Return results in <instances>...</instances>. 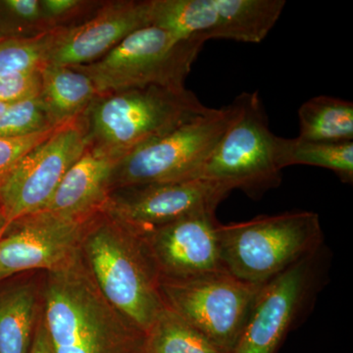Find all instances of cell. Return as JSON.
Segmentation results:
<instances>
[{"label":"cell","mask_w":353,"mask_h":353,"mask_svg":"<svg viewBox=\"0 0 353 353\" xmlns=\"http://www.w3.org/2000/svg\"><path fill=\"white\" fill-rule=\"evenodd\" d=\"M83 223L48 210L9 223L0 243V280L68 262L80 250Z\"/></svg>","instance_id":"13"},{"label":"cell","mask_w":353,"mask_h":353,"mask_svg":"<svg viewBox=\"0 0 353 353\" xmlns=\"http://www.w3.org/2000/svg\"><path fill=\"white\" fill-rule=\"evenodd\" d=\"M41 0H0V41L51 31Z\"/></svg>","instance_id":"23"},{"label":"cell","mask_w":353,"mask_h":353,"mask_svg":"<svg viewBox=\"0 0 353 353\" xmlns=\"http://www.w3.org/2000/svg\"><path fill=\"white\" fill-rule=\"evenodd\" d=\"M145 353H227L165 307L146 333Z\"/></svg>","instance_id":"20"},{"label":"cell","mask_w":353,"mask_h":353,"mask_svg":"<svg viewBox=\"0 0 353 353\" xmlns=\"http://www.w3.org/2000/svg\"><path fill=\"white\" fill-rule=\"evenodd\" d=\"M232 103L233 119L209 158L201 178L259 199L282 181L283 138L271 131L259 92H243Z\"/></svg>","instance_id":"5"},{"label":"cell","mask_w":353,"mask_h":353,"mask_svg":"<svg viewBox=\"0 0 353 353\" xmlns=\"http://www.w3.org/2000/svg\"><path fill=\"white\" fill-rule=\"evenodd\" d=\"M44 272L0 280V353H29L43 312Z\"/></svg>","instance_id":"17"},{"label":"cell","mask_w":353,"mask_h":353,"mask_svg":"<svg viewBox=\"0 0 353 353\" xmlns=\"http://www.w3.org/2000/svg\"><path fill=\"white\" fill-rule=\"evenodd\" d=\"M103 1L41 0L44 18L52 29L72 27L85 15L92 16Z\"/></svg>","instance_id":"25"},{"label":"cell","mask_w":353,"mask_h":353,"mask_svg":"<svg viewBox=\"0 0 353 353\" xmlns=\"http://www.w3.org/2000/svg\"><path fill=\"white\" fill-rule=\"evenodd\" d=\"M285 0H152V25L176 39L260 43L284 10Z\"/></svg>","instance_id":"9"},{"label":"cell","mask_w":353,"mask_h":353,"mask_svg":"<svg viewBox=\"0 0 353 353\" xmlns=\"http://www.w3.org/2000/svg\"><path fill=\"white\" fill-rule=\"evenodd\" d=\"M260 287L226 271L159 284L165 307L227 353L236 347Z\"/></svg>","instance_id":"8"},{"label":"cell","mask_w":353,"mask_h":353,"mask_svg":"<svg viewBox=\"0 0 353 353\" xmlns=\"http://www.w3.org/2000/svg\"><path fill=\"white\" fill-rule=\"evenodd\" d=\"M325 259L321 248L260 287L231 353H278L313 303Z\"/></svg>","instance_id":"10"},{"label":"cell","mask_w":353,"mask_h":353,"mask_svg":"<svg viewBox=\"0 0 353 353\" xmlns=\"http://www.w3.org/2000/svg\"><path fill=\"white\" fill-rule=\"evenodd\" d=\"M88 146L83 116L65 122L31 150L0 187V210L8 223L43 210L69 169Z\"/></svg>","instance_id":"11"},{"label":"cell","mask_w":353,"mask_h":353,"mask_svg":"<svg viewBox=\"0 0 353 353\" xmlns=\"http://www.w3.org/2000/svg\"><path fill=\"white\" fill-rule=\"evenodd\" d=\"M9 104L0 103V116L4 113V111L6 110L7 106Z\"/></svg>","instance_id":"30"},{"label":"cell","mask_w":353,"mask_h":353,"mask_svg":"<svg viewBox=\"0 0 353 353\" xmlns=\"http://www.w3.org/2000/svg\"><path fill=\"white\" fill-rule=\"evenodd\" d=\"M9 223L6 220V216H4L2 211L0 210V243H1L2 238H3L4 234H6L7 227H8Z\"/></svg>","instance_id":"29"},{"label":"cell","mask_w":353,"mask_h":353,"mask_svg":"<svg viewBox=\"0 0 353 353\" xmlns=\"http://www.w3.org/2000/svg\"><path fill=\"white\" fill-rule=\"evenodd\" d=\"M41 317L51 353H145L146 334L102 296L80 250L44 272Z\"/></svg>","instance_id":"1"},{"label":"cell","mask_w":353,"mask_h":353,"mask_svg":"<svg viewBox=\"0 0 353 353\" xmlns=\"http://www.w3.org/2000/svg\"><path fill=\"white\" fill-rule=\"evenodd\" d=\"M283 166L308 165L334 172L345 183H353V141L310 143L283 138Z\"/></svg>","instance_id":"21"},{"label":"cell","mask_w":353,"mask_h":353,"mask_svg":"<svg viewBox=\"0 0 353 353\" xmlns=\"http://www.w3.org/2000/svg\"><path fill=\"white\" fill-rule=\"evenodd\" d=\"M62 29L0 41V77L39 71L48 64Z\"/></svg>","instance_id":"22"},{"label":"cell","mask_w":353,"mask_h":353,"mask_svg":"<svg viewBox=\"0 0 353 353\" xmlns=\"http://www.w3.org/2000/svg\"><path fill=\"white\" fill-rule=\"evenodd\" d=\"M216 211L185 216L141 233L160 280H183L225 271Z\"/></svg>","instance_id":"14"},{"label":"cell","mask_w":353,"mask_h":353,"mask_svg":"<svg viewBox=\"0 0 353 353\" xmlns=\"http://www.w3.org/2000/svg\"><path fill=\"white\" fill-rule=\"evenodd\" d=\"M219 240L224 270L248 284L262 285L319 250L323 232L319 215L290 211L220 223Z\"/></svg>","instance_id":"4"},{"label":"cell","mask_w":353,"mask_h":353,"mask_svg":"<svg viewBox=\"0 0 353 353\" xmlns=\"http://www.w3.org/2000/svg\"><path fill=\"white\" fill-rule=\"evenodd\" d=\"M29 353H51L50 341L44 327L43 317L39 319L38 328L34 334V341Z\"/></svg>","instance_id":"28"},{"label":"cell","mask_w":353,"mask_h":353,"mask_svg":"<svg viewBox=\"0 0 353 353\" xmlns=\"http://www.w3.org/2000/svg\"><path fill=\"white\" fill-rule=\"evenodd\" d=\"M80 252L102 296L148 333L165 305L159 274L141 234L99 211L83 223Z\"/></svg>","instance_id":"2"},{"label":"cell","mask_w":353,"mask_h":353,"mask_svg":"<svg viewBox=\"0 0 353 353\" xmlns=\"http://www.w3.org/2000/svg\"><path fill=\"white\" fill-rule=\"evenodd\" d=\"M41 70L0 77V103L12 104L41 92Z\"/></svg>","instance_id":"27"},{"label":"cell","mask_w":353,"mask_h":353,"mask_svg":"<svg viewBox=\"0 0 353 353\" xmlns=\"http://www.w3.org/2000/svg\"><path fill=\"white\" fill-rule=\"evenodd\" d=\"M57 126L38 95L7 106L0 116V138H23Z\"/></svg>","instance_id":"24"},{"label":"cell","mask_w":353,"mask_h":353,"mask_svg":"<svg viewBox=\"0 0 353 353\" xmlns=\"http://www.w3.org/2000/svg\"><path fill=\"white\" fill-rule=\"evenodd\" d=\"M232 190L204 178L129 185L113 190L101 211L141 234L194 213L216 211Z\"/></svg>","instance_id":"12"},{"label":"cell","mask_w":353,"mask_h":353,"mask_svg":"<svg viewBox=\"0 0 353 353\" xmlns=\"http://www.w3.org/2000/svg\"><path fill=\"white\" fill-rule=\"evenodd\" d=\"M152 25V0L104 1L88 20L63 28L48 64L76 67L101 59L132 32Z\"/></svg>","instance_id":"15"},{"label":"cell","mask_w":353,"mask_h":353,"mask_svg":"<svg viewBox=\"0 0 353 353\" xmlns=\"http://www.w3.org/2000/svg\"><path fill=\"white\" fill-rule=\"evenodd\" d=\"M203 44L150 25L132 32L94 63L72 68L92 80L97 95L152 85L185 88Z\"/></svg>","instance_id":"6"},{"label":"cell","mask_w":353,"mask_h":353,"mask_svg":"<svg viewBox=\"0 0 353 353\" xmlns=\"http://www.w3.org/2000/svg\"><path fill=\"white\" fill-rule=\"evenodd\" d=\"M118 161L88 146L43 210L77 221H85L99 212L110 194L111 176Z\"/></svg>","instance_id":"16"},{"label":"cell","mask_w":353,"mask_h":353,"mask_svg":"<svg viewBox=\"0 0 353 353\" xmlns=\"http://www.w3.org/2000/svg\"><path fill=\"white\" fill-rule=\"evenodd\" d=\"M297 139L310 143L353 141V103L338 97L318 95L299 110Z\"/></svg>","instance_id":"19"},{"label":"cell","mask_w":353,"mask_h":353,"mask_svg":"<svg viewBox=\"0 0 353 353\" xmlns=\"http://www.w3.org/2000/svg\"><path fill=\"white\" fill-rule=\"evenodd\" d=\"M41 82L39 97L57 125L83 115L97 97L92 80L72 67L44 65Z\"/></svg>","instance_id":"18"},{"label":"cell","mask_w":353,"mask_h":353,"mask_svg":"<svg viewBox=\"0 0 353 353\" xmlns=\"http://www.w3.org/2000/svg\"><path fill=\"white\" fill-rule=\"evenodd\" d=\"M209 109L185 88L152 85L97 95L82 116L88 146L121 159Z\"/></svg>","instance_id":"3"},{"label":"cell","mask_w":353,"mask_h":353,"mask_svg":"<svg viewBox=\"0 0 353 353\" xmlns=\"http://www.w3.org/2000/svg\"><path fill=\"white\" fill-rule=\"evenodd\" d=\"M59 126L23 138H0V187L21 160L46 139L50 138Z\"/></svg>","instance_id":"26"},{"label":"cell","mask_w":353,"mask_h":353,"mask_svg":"<svg viewBox=\"0 0 353 353\" xmlns=\"http://www.w3.org/2000/svg\"><path fill=\"white\" fill-rule=\"evenodd\" d=\"M234 113L233 103L210 108L166 136L128 153L114 167L111 192L129 185L201 178Z\"/></svg>","instance_id":"7"}]
</instances>
